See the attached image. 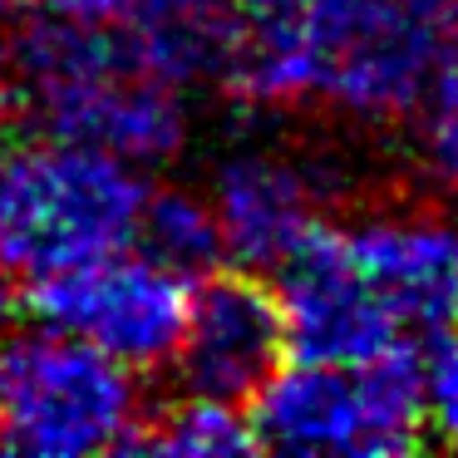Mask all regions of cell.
<instances>
[{"mask_svg":"<svg viewBox=\"0 0 458 458\" xmlns=\"http://www.w3.org/2000/svg\"><path fill=\"white\" fill-rule=\"evenodd\" d=\"M0 316H5V291H0Z\"/></svg>","mask_w":458,"mask_h":458,"instance_id":"d6986e66","label":"cell"},{"mask_svg":"<svg viewBox=\"0 0 458 458\" xmlns=\"http://www.w3.org/2000/svg\"><path fill=\"white\" fill-rule=\"evenodd\" d=\"M30 11L70 25H133L139 0H30Z\"/></svg>","mask_w":458,"mask_h":458,"instance_id":"9a60e30c","label":"cell"},{"mask_svg":"<svg viewBox=\"0 0 458 458\" xmlns=\"http://www.w3.org/2000/svg\"><path fill=\"white\" fill-rule=\"evenodd\" d=\"M133 163L80 139H30L0 148V267L45 276L55 267L129 247L143 208Z\"/></svg>","mask_w":458,"mask_h":458,"instance_id":"7a4b0ae2","label":"cell"},{"mask_svg":"<svg viewBox=\"0 0 458 458\" xmlns=\"http://www.w3.org/2000/svg\"><path fill=\"white\" fill-rule=\"evenodd\" d=\"M444 40V0H296L301 104L360 129L399 123Z\"/></svg>","mask_w":458,"mask_h":458,"instance_id":"3957f363","label":"cell"},{"mask_svg":"<svg viewBox=\"0 0 458 458\" xmlns=\"http://www.w3.org/2000/svg\"><path fill=\"white\" fill-rule=\"evenodd\" d=\"M133 448L173 454V458H232L257 448V434H251L247 414H237V404L188 394V404H178L168 419H158L153 434L133 438Z\"/></svg>","mask_w":458,"mask_h":458,"instance_id":"7c38bea8","label":"cell"},{"mask_svg":"<svg viewBox=\"0 0 458 458\" xmlns=\"http://www.w3.org/2000/svg\"><path fill=\"white\" fill-rule=\"evenodd\" d=\"M227 0H139V15L133 21H163V15H202V11H217Z\"/></svg>","mask_w":458,"mask_h":458,"instance_id":"2e32d148","label":"cell"},{"mask_svg":"<svg viewBox=\"0 0 458 458\" xmlns=\"http://www.w3.org/2000/svg\"><path fill=\"white\" fill-rule=\"evenodd\" d=\"M247 404L257 448L296 458L409 454L424 438V375L399 345L360 365H276Z\"/></svg>","mask_w":458,"mask_h":458,"instance_id":"277c9868","label":"cell"},{"mask_svg":"<svg viewBox=\"0 0 458 458\" xmlns=\"http://www.w3.org/2000/svg\"><path fill=\"white\" fill-rule=\"evenodd\" d=\"M286 355L281 310L261 281L251 276H217L208 271L198 291H188L182 330L173 345L182 394L247 404L267 375Z\"/></svg>","mask_w":458,"mask_h":458,"instance_id":"9c48e42d","label":"cell"},{"mask_svg":"<svg viewBox=\"0 0 458 458\" xmlns=\"http://www.w3.org/2000/svg\"><path fill=\"white\" fill-rule=\"evenodd\" d=\"M30 306L50 330L89 340L129 369H153L173 360L188 281L143 251L114 247L30 276Z\"/></svg>","mask_w":458,"mask_h":458,"instance_id":"8992f818","label":"cell"},{"mask_svg":"<svg viewBox=\"0 0 458 458\" xmlns=\"http://www.w3.org/2000/svg\"><path fill=\"white\" fill-rule=\"evenodd\" d=\"M414 139L424 173L458 198V35L444 40L424 80V94L414 104Z\"/></svg>","mask_w":458,"mask_h":458,"instance_id":"4fadbf2b","label":"cell"},{"mask_svg":"<svg viewBox=\"0 0 458 458\" xmlns=\"http://www.w3.org/2000/svg\"><path fill=\"white\" fill-rule=\"evenodd\" d=\"M15 84H11V70H0V139H5V129H11V114H15Z\"/></svg>","mask_w":458,"mask_h":458,"instance_id":"e0dca14e","label":"cell"},{"mask_svg":"<svg viewBox=\"0 0 458 458\" xmlns=\"http://www.w3.org/2000/svg\"><path fill=\"white\" fill-rule=\"evenodd\" d=\"M11 84L35 119L133 168H158L188 148L182 89L139 64L129 25H70L35 15L11 40Z\"/></svg>","mask_w":458,"mask_h":458,"instance_id":"6da1fadb","label":"cell"},{"mask_svg":"<svg viewBox=\"0 0 458 458\" xmlns=\"http://www.w3.org/2000/svg\"><path fill=\"white\" fill-rule=\"evenodd\" d=\"M133 237H139L143 257L178 271L182 281L192 276L202 281L222 261V232H217V217H212V202L208 192H192V188L143 192Z\"/></svg>","mask_w":458,"mask_h":458,"instance_id":"8fae6325","label":"cell"},{"mask_svg":"<svg viewBox=\"0 0 458 458\" xmlns=\"http://www.w3.org/2000/svg\"><path fill=\"white\" fill-rule=\"evenodd\" d=\"M276 310L286 355L320 365H360L399 345V326L385 301L355 271L335 227L320 222L276 261Z\"/></svg>","mask_w":458,"mask_h":458,"instance_id":"ba28073f","label":"cell"},{"mask_svg":"<svg viewBox=\"0 0 458 458\" xmlns=\"http://www.w3.org/2000/svg\"><path fill=\"white\" fill-rule=\"evenodd\" d=\"M143 434L139 375L89 340L45 326L0 355V448L25 458H89Z\"/></svg>","mask_w":458,"mask_h":458,"instance_id":"5b68a950","label":"cell"},{"mask_svg":"<svg viewBox=\"0 0 458 458\" xmlns=\"http://www.w3.org/2000/svg\"><path fill=\"white\" fill-rule=\"evenodd\" d=\"M350 192V168L335 153L242 139L212 163L208 202L222 232V257L267 271L326 222Z\"/></svg>","mask_w":458,"mask_h":458,"instance_id":"52a82bcc","label":"cell"},{"mask_svg":"<svg viewBox=\"0 0 458 458\" xmlns=\"http://www.w3.org/2000/svg\"><path fill=\"white\" fill-rule=\"evenodd\" d=\"M11 5H15V0H0V21H5V15H11Z\"/></svg>","mask_w":458,"mask_h":458,"instance_id":"ac0fdd59","label":"cell"},{"mask_svg":"<svg viewBox=\"0 0 458 458\" xmlns=\"http://www.w3.org/2000/svg\"><path fill=\"white\" fill-rule=\"evenodd\" d=\"M355 271L369 281L399 330L458 326V222L444 212L385 208L340 232Z\"/></svg>","mask_w":458,"mask_h":458,"instance_id":"30bf717a","label":"cell"},{"mask_svg":"<svg viewBox=\"0 0 458 458\" xmlns=\"http://www.w3.org/2000/svg\"><path fill=\"white\" fill-rule=\"evenodd\" d=\"M438 345L419 365L424 375V428H434L448 448H458V330H438Z\"/></svg>","mask_w":458,"mask_h":458,"instance_id":"5bb4252c","label":"cell"}]
</instances>
